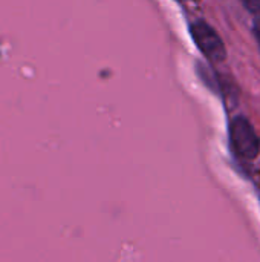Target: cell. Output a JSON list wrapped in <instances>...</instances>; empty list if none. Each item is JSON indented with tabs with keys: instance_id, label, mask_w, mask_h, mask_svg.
<instances>
[{
	"instance_id": "obj_1",
	"label": "cell",
	"mask_w": 260,
	"mask_h": 262,
	"mask_svg": "<svg viewBox=\"0 0 260 262\" xmlns=\"http://www.w3.org/2000/svg\"><path fill=\"white\" fill-rule=\"evenodd\" d=\"M230 141L238 157L254 160L260 152V140L251 123L244 117H236L230 124Z\"/></svg>"
},
{
	"instance_id": "obj_2",
	"label": "cell",
	"mask_w": 260,
	"mask_h": 262,
	"mask_svg": "<svg viewBox=\"0 0 260 262\" xmlns=\"http://www.w3.org/2000/svg\"><path fill=\"white\" fill-rule=\"evenodd\" d=\"M190 31H192L195 43L198 45V48L202 51V54L207 58H210L211 61H222L227 57V51L221 37L208 23L202 20L195 21Z\"/></svg>"
},
{
	"instance_id": "obj_3",
	"label": "cell",
	"mask_w": 260,
	"mask_h": 262,
	"mask_svg": "<svg viewBox=\"0 0 260 262\" xmlns=\"http://www.w3.org/2000/svg\"><path fill=\"white\" fill-rule=\"evenodd\" d=\"M244 6L251 12H260V0H241Z\"/></svg>"
},
{
	"instance_id": "obj_4",
	"label": "cell",
	"mask_w": 260,
	"mask_h": 262,
	"mask_svg": "<svg viewBox=\"0 0 260 262\" xmlns=\"http://www.w3.org/2000/svg\"><path fill=\"white\" fill-rule=\"evenodd\" d=\"M254 34H256V38H257L260 46V15L256 18V21H254Z\"/></svg>"
}]
</instances>
